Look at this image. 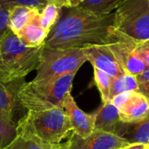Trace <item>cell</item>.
<instances>
[{
	"instance_id": "obj_1",
	"label": "cell",
	"mask_w": 149,
	"mask_h": 149,
	"mask_svg": "<svg viewBox=\"0 0 149 149\" xmlns=\"http://www.w3.org/2000/svg\"><path fill=\"white\" fill-rule=\"evenodd\" d=\"M45 42L47 48L72 49L109 45L120 40L114 28V12L97 14L80 7L65 8Z\"/></svg>"
},
{
	"instance_id": "obj_2",
	"label": "cell",
	"mask_w": 149,
	"mask_h": 149,
	"mask_svg": "<svg viewBox=\"0 0 149 149\" xmlns=\"http://www.w3.org/2000/svg\"><path fill=\"white\" fill-rule=\"evenodd\" d=\"M17 135L41 144L58 145L72 131L64 108L27 111L17 126Z\"/></svg>"
},
{
	"instance_id": "obj_3",
	"label": "cell",
	"mask_w": 149,
	"mask_h": 149,
	"mask_svg": "<svg viewBox=\"0 0 149 149\" xmlns=\"http://www.w3.org/2000/svg\"><path fill=\"white\" fill-rule=\"evenodd\" d=\"M44 45L29 47L9 30L0 39V80L24 79L37 69Z\"/></svg>"
},
{
	"instance_id": "obj_4",
	"label": "cell",
	"mask_w": 149,
	"mask_h": 149,
	"mask_svg": "<svg viewBox=\"0 0 149 149\" xmlns=\"http://www.w3.org/2000/svg\"><path fill=\"white\" fill-rule=\"evenodd\" d=\"M77 72H70L51 79L25 82L19 93L21 104L27 111L63 108L64 100L71 93Z\"/></svg>"
},
{
	"instance_id": "obj_5",
	"label": "cell",
	"mask_w": 149,
	"mask_h": 149,
	"mask_svg": "<svg viewBox=\"0 0 149 149\" xmlns=\"http://www.w3.org/2000/svg\"><path fill=\"white\" fill-rule=\"evenodd\" d=\"M114 12L119 35L134 43L149 39V0H123Z\"/></svg>"
},
{
	"instance_id": "obj_6",
	"label": "cell",
	"mask_w": 149,
	"mask_h": 149,
	"mask_svg": "<svg viewBox=\"0 0 149 149\" xmlns=\"http://www.w3.org/2000/svg\"><path fill=\"white\" fill-rule=\"evenodd\" d=\"M86 61L83 48L58 49L44 45L34 79H51L70 72H77Z\"/></svg>"
},
{
	"instance_id": "obj_7",
	"label": "cell",
	"mask_w": 149,
	"mask_h": 149,
	"mask_svg": "<svg viewBox=\"0 0 149 149\" xmlns=\"http://www.w3.org/2000/svg\"><path fill=\"white\" fill-rule=\"evenodd\" d=\"M24 79H18L10 82L0 80V118L12 121L17 125L25 115L27 110L23 107L19 99V93L25 84Z\"/></svg>"
},
{
	"instance_id": "obj_8",
	"label": "cell",
	"mask_w": 149,
	"mask_h": 149,
	"mask_svg": "<svg viewBox=\"0 0 149 149\" xmlns=\"http://www.w3.org/2000/svg\"><path fill=\"white\" fill-rule=\"evenodd\" d=\"M63 145L65 149H123L130 143L115 134L94 129L86 138L72 133L69 141Z\"/></svg>"
},
{
	"instance_id": "obj_9",
	"label": "cell",
	"mask_w": 149,
	"mask_h": 149,
	"mask_svg": "<svg viewBox=\"0 0 149 149\" xmlns=\"http://www.w3.org/2000/svg\"><path fill=\"white\" fill-rule=\"evenodd\" d=\"M134 42L120 36V40L109 45V48L125 72L137 76L148 70L149 66L134 52Z\"/></svg>"
},
{
	"instance_id": "obj_10",
	"label": "cell",
	"mask_w": 149,
	"mask_h": 149,
	"mask_svg": "<svg viewBox=\"0 0 149 149\" xmlns=\"http://www.w3.org/2000/svg\"><path fill=\"white\" fill-rule=\"evenodd\" d=\"M83 49L87 61L93 67L107 72L111 78L114 79L126 73L109 48V45H92Z\"/></svg>"
},
{
	"instance_id": "obj_11",
	"label": "cell",
	"mask_w": 149,
	"mask_h": 149,
	"mask_svg": "<svg viewBox=\"0 0 149 149\" xmlns=\"http://www.w3.org/2000/svg\"><path fill=\"white\" fill-rule=\"evenodd\" d=\"M63 108L69 117L73 134L81 138H86L94 131L95 114H88L83 112L76 104L71 93L65 95Z\"/></svg>"
},
{
	"instance_id": "obj_12",
	"label": "cell",
	"mask_w": 149,
	"mask_h": 149,
	"mask_svg": "<svg viewBox=\"0 0 149 149\" xmlns=\"http://www.w3.org/2000/svg\"><path fill=\"white\" fill-rule=\"evenodd\" d=\"M122 122H136L149 115V101L139 92H132L129 99L119 108Z\"/></svg>"
},
{
	"instance_id": "obj_13",
	"label": "cell",
	"mask_w": 149,
	"mask_h": 149,
	"mask_svg": "<svg viewBox=\"0 0 149 149\" xmlns=\"http://www.w3.org/2000/svg\"><path fill=\"white\" fill-rule=\"evenodd\" d=\"M116 134L130 144H144L149 146V115L136 122H120Z\"/></svg>"
},
{
	"instance_id": "obj_14",
	"label": "cell",
	"mask_w": 149,
	"mask_h": 149,
	"mask_svg": "<svg viewBox=\"0 0 149 149\" xmlns=\"http://www.w3.org/2000/svg\"><path fill=\"white\" fill-rule=\"evenodd\" d=\"M95 129L116 134L121 122L119 109L111 102L103 103L101 108L95 113Z\"/></svg>"
},
{
	"instance_id": "obj_15",
	"label": "cell",
	"mask_w": 149,
	"mask_h": 149,
	"mask_svg": "<svg viewBox=\"0 0 149 149\" xmlns=\"http://www.w3.org/2000/svg\"><path fill=\"white\" fill-rule=\"evenodd\" d=\"M39 12L35 8L22 5L12 8L9 10V29L14 34H17L27 24L35 20L38 17Z\"/></svg>"
},
{
	"instance_id": "obj_16",
	"label": "cell",
	"mask_w": 149,
	"mask_h": 149,
	"mask_svg": "<svg viewBox=\"0 0 149 149\" xmlns=\"http://www.w3.org/2000/svg\"><path fill=\"white\" fill-rule=\"evenodd\" d=\"M38 17L15 34L20 41L29 47H38L45 45L50 31L44 30L38 24Z\"/></svg>"
},
{
	"instance_id": "obj_17",
	"label": "cell",
	"mask_w": 149,
	"mask_h": 149,
	"mask_svg": "<svg viewBox=\"0 0 149 149\" xmlns=\"http://www.w3.org/2000/svg\"><path fill=\"white\" fill-rule=\"evenodd\" d=\"M139 83L136 76L129 73H125L117 78L113 79L111 84L109 100L114 98L116 95L126 92H137ZM108 100V101H109Z\"/></svg>"
},
{
	"instance_id": "obj_18",
	"label": "cell",
	"mask_w": 149,
	"mask_h": 149,
	"mask_svg": "<svg viewBox=\"0 0 149 149\" xmlns=\"http://www.w3.org/2000/svg\"><path fill=\"white\" fill-rule=\"evenodd\" d=\"M62 9L63 8L55 3H48L39 12L38 17V24L39 26L44 30L50 31L59 20L62 15Z\"/></svg>"
},
{
	"instance_id": "obj_19",
	"label": "cell",
	"mask_w": 149,
	"mask_h": 149,
	"mask_svg": "<svg viewBox=\"0 0 149 149\" xmlns=\"http://www.w3.org/2000/svg\"><path fill=\"white\" fill-rule=\"evenodd\" d=\"M123 0H82L78 6L97 14H108L113 12Z\"/></svg>"
},
{
	"instance_id": "obj_20",
	"label": "cell",
	"mask_w": 149,
	"mask_h": 149,
	"mask_svg": "<svg viewBox=\"0 0 149 149\" xmlns=\"http://www.w3.org/2000/svg\"><path fill=\"white\" fill-rule=\"evenodd\" d=\"M93 72H94V80L100 93L102 102L106 103L109 100L113 78H111L107 72L95 67H93Z\"/></svg>"
},
{
	"instance_id": "obj_21",
	"label": "cell",
	"mask_w": 149,
	"mask_h": 149,
	"mask_svg": "<svg viewBox=\"0 0 149 149\" xmlns=\"http://www.w3.org/2000/svg\"><path fill=\"white\" fill-rule=\"evenodd\" d=\"M17 124L0 118V149L8 147L17 136Z\"/></svg>"
},
{
	"instance_id": "obj_22",
	"label": "cell",
	"mask_w": 149,
	"mask_h": 149,
	"mask_svg": "<svg viewBox=\"0 0 149 149\" xmlns=\"http://www.w3.org/2000/svg\"><path fill=\"white\" fill-rule=\"evenodd\" d=\"M63 144L58 145H47L38 143L30 140H26L19 135L4 149H61Z\"/></svg>"
},
{
	"instance_id": "obj_23",
	"label": "cell",
	"mask_w": 149,
	"mask_h": 149,
	"mask_svg": "<svg viewBox=\"0 0 149 149\" xmlns=\"http://www.w3.org/2000/svg\"><path fill=\"white\" fill-rule=\"evenodd\" d=\"M48 3L47 0H0V4L8 11L16 6H27L41 11Z\"/></svg>"
},
{
	"instance_id": "obj_24",
	"label": "cell",
	"mask_w": 149,
	"mask_h": 149,
	"mask_svg": "<svg viewBox=\"0 0 149 149\" xmlns=\"http://www.w3.org/2000/svg\"><path fill=\"white\" fill-rule=\"evenodd\" d=\"M134 52L149 66V39L140 43H135Z\"/></svg>"
},
{
	"instance_id": "obj_25",
	"label": "cell",
	"mask_w": 149,
	"mask_h": 149,
	"mask_svg": "<svg viewBox=\"0 0 149 149\" xmlns=\"http://www.w3.org/2000/svg\"><path fill=\"white\" fill-rule=\"evenodd\" d=\"M8 22H9V11L0 4V39L10 30Z\"/></svg>"
},
{
	"instance_id": "obj_26",
	"label": "cell",
	"mask_w": 149,
	"mask_h": 149,
	"mask_svg": "<svg viewBox=\"0 0 149 149\" xmlns=\"http://www.w3.org/2000/svg\"><path fill=\"white\" fill-rule=\"evenodd\" d=\"M47 2L55 3L61 8H72L78 7L82 0H47Z\"/></svg>"
},
{
	"instance_id": "obj_27",
	"label": "cell",
	"mask_w": 149,
	"mask_h": 149,
	"mask_svg": "<svg viewBox=\"0 0 149 149\" xmlns=\"http://www.w3.org/2000/svg\"><path fill=\"white\" fill-rule=\"evenodd\" d=\"M137 92L141 93L149 101V82L140 83Z\"/></svg>"
},
{
	"instance_id": "obj_28",
	"label": "cell",
	"mask_w": 149,
	"mask_h": 149,
	"mask_svg": "<svg viewBox=\"0 0 149 149\" xmlns=\"http://www.w3.org/2000/svg\"><path fill=\"white\" fill-rule=\"evenodd\" d=\"M136 79H137V81L139 84L144 83V82H149V68L145 72H143L142 73L137 75Z\"/></svg>"
},
{
	"instance_id": "obj_29",
	"label": "cell",
	"mask_w": 149,
	"mask_h": 149,
	"mask_svg": "<svg viewBox=\"0 0 149 149\" xmlns=\"http://www.w3.org/2000/svg\"><path fill=\"white\" fill-rule=\"evenodd\" d=\"M148 145L144 144H130L129 146L124 148L123 149H148Z\"/></svg>"
},
{
	"instance_id": "obj_30",
	"label": "cell",
	"mask_w": 149,
	"mask_h": 149,
	"mask_svg": "<svg viewBox=\"0 0 149 149\" xmlns=\"http://www.w3.org/2000/svg\"><path fill=\"white\" fill-rule=\"evenodd\" d=\"M61 149H65V148H64V145H63V147H62V148H61Z\"/></svg>"
},
{
	"instance_id": "obj_31",
	"label": "cell",
	"mask_w": 149,
	"mask_h": 149,
	"mask_svg": "<svg viewBox=\"0 0 149 149\" xmlns=\"http://www.w3.org/2000/svg\"><path fill=\"white\" fill-rule=\"evenodd\" d=\"M148 149H149V148H148Z\"/></svg>"
}]
</instances>
